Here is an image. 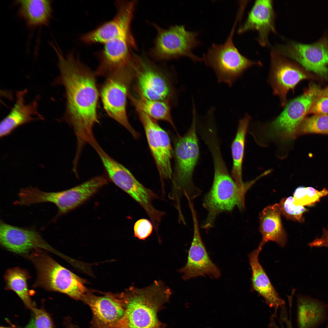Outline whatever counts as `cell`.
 Masks as SVG:
<instances>
[{
  "label": "cell",
  "mask_w": 328,
  "mask_h": 328,
  "mask_svg": "<svg viewBox=\"0 0 328 328\" xmlns=\"http://www.w3.org/2000/svg\"><path fill=\"white\" fill-rule=\"evenodd\" d=\"M134 76L133 70L128 66L106 77L100 95L108 115L126 129L135 138L139 134L130 123L127 113V98L131 83Z\"/></svg>",
  "instance_id": "ba28073f"
},
{
  "label": "cell",
  "mask_w": 328,
  "mask_h": 328,
  "mask_svg": "<svg viewBox=\"0 0 328 328\" xmlns=\"http://www.w3.org/2000/svg\"><path fill=\"white\" fill-rule=\"evenodd\" d=\"M237 19L230 34L223 44H213L201 58L207 66L211 67L218 82L232 87L248 68L260 65V62L250 60L243 56L235 46L233 37Z\"/></svg>",
  "instance_id": "8992f818"
},
{
  "label": "cell",
  "mask_w": 328,
  "mask_h": 328,
  "mask_svg": "<svg viewBox=\"0 0 328 328\" xmlns=\"http://www.w3.org/2000/svg\"><path fill=\"white\" fill-rule=\"evenodd\" d=\"M133 64L139 95L153 100L168 99L171 90L162 74L144 55L134 54Z\"/></svg>",
  "instance_id": "5bb4252c"
},
{
  "label": "cell",
  "mask_w": 328,
  "mask_h": 328,
  "mask_svg": "<svg viewBox=\"0 0 328 328\" xmlns=\"http://www.w3.org/2000/svg\"><path fill=\"white\" fill-rule=\"evenodd\" d=\"M328 195V189L324 188L319 191L312 187L300 186L293 193L294 203L302 206H311L319 202L320 199Z\"/></svg>",
  "instance_id": "f546056e"
},
{
  "label": "cell",
  "mask_w": 328,
  "mask_h": 328,
  "mask_svg": "<svg viewBox=\"0 0 328 328\" xmlns=\"http://www.w3.org/2000/svg\"><path fill=\"white\" fill-rule=\"evenodd\" d=\"M309 113L315 115L328 114V97L319 95L313 103Z\"/></svg>",
  "instance_id": "e575fe53"
},
{
  "label": "cell",
  "mask_w": 328,
  "mask_h": 328,
  "mask_svg": "<svg viewBox=\"0 0 328 328\" xmlns=\"http://www.w3.org/2000/svg\"><path fill=\"white\" fill-rule=\"evenodd\" d=\"M137 3L136 0L116 1L117 11L114 18L82 35L80 40L87 44H104L118 38L133 36L131 27Z\"/></svg>",
  "instance_id": "8fae6325"
},
{
  "label": "cell",
  "mask_w": 328,
  "mask_h": 328,
  "mask_svg": "<svg viewBox=\"0 0 328 328\" xmlns=\"http://www.w3.org/2000/svg\"><path fill=\"white\" fill-rule=\"evenodd\" d=\"M321 90L318 86L311 84L302 95L286 104L282 113L268 125V137L283 141L294 138Z\"/></svg>",
  "instance_id": "30bf717a"
},
{
  "label": "cell",
  "mask_w": 328,
  "mask_h": 328,
  "mask_svg": "<svg viewBox=\"0 0 328 328\" xmlns=\"http://www.w3.org/2000/svg\"><path fill=\"white\" fill-rule=\"evenodd\" d=\"M107 183L104 176H97L75 187L58 192L56 200L59 214H64L76 208Z\"/></svg>",
  "instance_id": "7402d4cb"
},
{
  "label": "cell",
  "mask_w": 328,
  "mask_h": 328,
  "mask_svg": "<svg viewBox=\"0 0 328 328\" xmlns=\"http://www.w3.org/2000/svg\"><path fill=\"white\" fill-rule=\"evenodd\" d=\"M125 310L122 317L99 328H165L157 317L172 294L161 281H155L144 288L131 286L121 293Z\"/></svg>",
  "instance_id": "7a4b0ae2"
},
{
  "label": "cell",
  "mask_w": 328,
  "mask_h": 328,
  "mask_svg": "<svg viewBox=\"0 0 328 328\" xmlns=\"http://www.w3.org/2000/svg\"><path fill=\"white\" fill-rule=\"evenodd\" d=\"M292 303H289V306H290V305H292ZM284 306H283V307H284ZM274 313V315H275V314H277V313Z\"/></svg>",
  "instance_id": "60d3db41"
},
{
  "label": "cell",
  "mask_w": 328,
  "mask_h": 328,
  "mask_svg": "<svg viewBox=\"0 0 328 328\" xmlns=\"http://www.w3.org/2000/svg\"><path fill=\"white\" fill-rule=\"evenodd\" d=\"M136 109L160 174L163 178L171 179L172 149L168 134L155 120L141 110Z\"/></svg>",
  "instance_id": "4fadbf2b"
},
{
  "label": "cell",
  "mask_w": 328,
  "mask_h": 328,
  "mask_svg": "<svg viewBox=\"0 0 328 328\" xmlns=\"http://www.w3.org/2000/svg\"><path fill=\"white\" fill-rule=\"evenodd\" d=\"M294 201L292 196L282 198L279 203L281 214L288 219L302 222L303 214L308 210L304 206L295 204Z\"/></svg>",
  "instance_id": "1f68e13d"
},
{
  "label": "cell",
  "mask_w": 328,
  "mask_h": 328,
  "mask_svg": "<svg viewBox=\"0 0 328 328\" xmlns=\"http://www.w3.org/2000/svg\"><path fill=\"white\" fill-rule=\"evenodd\" d=\"M308 245L311 247H325L328 248V228L323 229L321 237L316 238L309 243Z\"/></svg>",
  "instance_id": "d590c367"
},
{
  "label": "cell",
  "mask_w": 328,
  "mask_h": 328,
  "mask_svg": "<svg viewBox=\"0 0 328 328\" xmlns=\"http://www.w3.org/2000/svg\"><path fill=\"white\" fill-rule=\"evenodd\" d=\"M24 328H36L34 319H32Z\"/></svg>",
  "instance_id": "8d00e7d4"
},
{
  "label": "cell",
  "mask_w": 328,
  "mask_h": 328,
  "mask_svg": "<svg viewBox=\"0 0 328 328\" xmlns=\"http://www.w3.org/2000/svg\"><path fill=\"white\" fill-rule=\"evenodd\" d=\"M0 242L2 245L13 252L25 254L32 249H44L58 253L34 229L19 227L1 221Z\"/></svg>",
  "instance_id": "e0dca14e"
},
{
  "label": "cell",
  "mask_w": 328,
  "mask_h": 328,
  "mask_svg": "<svg viewBox=\"0 0 328 328\" xmlns=\"http://www.w3.org/2000/svg\"><path fill=\"white\" fill-rule=\"evenodd\" d=\"M328 321V304L306 296L297 298L298 328H319Z\"/></svg>",
  "instance_id": "cb8c5ba5"
},
{
  "label": "cell",
  "mask_w": 328,
  "mask_h": 328,
  "mask_svg": "<svg viewBox=\"0 0 328 328\" xmlns=\"http://www.w3.org/2000/svg\"><path fill=\"white\" fill-rule=\"evenodd\" d=\"M92 147L99 156L111 181L140 204L151 220L159 218L161 212L155 209L152 203L153 200L157 197L156 195L138 181L127 169L108 155L97 142Z\"/></svg>",
  "instance_id": "9c48e42d"
},
{
  "label": "cell",
  "mask_w": 328,
  "mask_h": 328,
  "mask_svg": "<svg viewBox=\"0 0 328 328\" xmlns=\"http://www.w3.org/2000/svg\"><path fill=\"white\" fill-rule=\"evenodd\" d=\"M27 93L28 90L26 89L16 91L14 106L9 114L0 123L1 138L8 135L22 125L32 121L44 119L43 115L38 111L40 95L36 96L31 102L27 103L26 97Z\"/></svg>",
  "instance_id": "ffe728a7"
},
{
  "label": "cell",
  "mask_w": 328,
  "mask_h": 328,
  "mask_svg": "<svg viewBox=\"0 0 328 328\" xmlns=\"http://www.w3.org/2000/svg\"><path fill=\"white\" fill-rule=\"evenodd\" d=\"M18 14L29 27L48 25L52 14L51 0H21L16 1Z\"/></svg>",
  "instance_id": "484cf974"
},
{
  "label": "cell",
  "mask_w": 328,
  "mask_h": 328,
  "mask_svg": "<svg viewBox=\"0 0 328 328\" xmlns=\"http://www.w3.org/2000/svg\"><path fill=\"white\" fill-rule=\"evenodd\" d=\"M274 20L272 1L257 0L237 32L241 34L250 30H256L258 34V41L264 46L268 44L270 32H275Z\"/></svg>",
  "instance_id": "44dd1931"
},
{
  "label": "cell",
  "mask_w": 328,
  "mask_h": 328,
  "mask_svg": "<svg viewBox=\"0 0 328 328\" xmlns=\"http://www.w3.org/2000/svg\"><path fill=\"white\" fill-rule=\"evenodd\" d=\"M292 306V305H290V306ZM285 306H284V307H285ZM275 315H277V314H275Z\"/></svg>",
  "instance_id": "7bdbcfd3"
},
{
  "label": "cell",
  "mask_w": 328,
  "mask_h": 328,
  "mask_svg": "<svg viewBox=\"0 0 328 328\" xmlns=\"http://www.w3.org/2000/svg\"><path fill=\"white\" fill-rule=\"evenodd\" d=\"M54 50L59 71L54 84L63 86L65 91L63 120L73 128L78 148L86 144L90 145L96 141L93 128L99 122L97 74L73 53L64 56L59 47H55Z\"/></svg>",
  "instance_id": "6da1fadb"
},
{
  "label": "cell",
  "mask_w": 328,
  "mask_h": 328,
  "mask_svg": "<svg viewBox=\"0 0 328 328\" xmlns=\"http://www.w3.org/2000/svg\"><path fill=\"white\" fill-rule=\"evenodd\" d=\"M189 207L193 223V238L188 251L186 264L179 270V272L183 274L182 278L185 280L206 275L218 278L220 275V270L210 259L203 242L193 204Z\"/></svg>",
  "instance_id": "9a60e30c"
},
{
  "label": "cell",
  "mask_w": 328,
  "mask_h": 328,
  "mask_svg": "<svg viewBox=\"0 0 328 328\" xmlns=\"http://www.w3.org/2000/svg\"><path fill=\"white\" fill-rule=\"evenodd\" d=\"M137 49L134 38H118L104 44L99 53L97 74L106 77L125 67L132 58V49Z\"/></svg>",
  "instance_id": "ac0fdd59"
},
{
  "label": "cell",
  "mask_w": 328,
  "mask_h": 328,
  "mask_svg": "<svg viewBox=\"0 0 328 328\" xmlns=\"http://www.w3.org/2000/svg\"><path fill=\"white\" fill-rule=\"evenodd\" d=\"M214 174L211 189L205 197L203 205L207 214L202 225L207 229L214 226L217 216L224 211H230L235 207H244V196L251 186H239L229 173L219 150L212 153Z\"/></svg>",
  "instance_id": "3957f363"
},
{
  "label": "cell",
  "mask_w": 328,
  "mask_h": 328,
  "mask_svg": "<svg viewBox=\"0 0 328 328\" xmlns=\"http://www.w3.org/2000/svg\"><path fill=\"white\" fill-rule=\"evenodd\" d=\"M319 95L324 96L328 97V87L323 90H321Z\"/></svg>",
  "instance_id": "74e56055"
},
{
  "label": "cell",
  "mask_w": 328,
  "mask_h": 328,
  "mask_svg": "<svg viewBox=\"0 0 328 328\" xmlns=\"http://www.w3.org/2000/svg\"><path fill=\"white\" fill-rule=\"evenodd\" d=\"M82 300L89 306L92 313V320L89 328H99L115 322L125 313V306L121 293H109L98 296L89 292Z\"/></svg>",
  "instance_id": "d6986e66"
},
{
  "label": "cell",
  "mask_w": 328,
  "mask_h": 328,
  "mask_svg": "<svg viewBox=\"0 0 328 328\" xmlns=\"http://www.w3.org/2000/svg\"><path fill=\"white\" fill-rule=\"evenodd\" d=\"M325 328H328V323L326 325Z\"/></svg>",
  "instance_id": "b9f144b4"
},
{
  "label": "cell",
  "mask_w": 328,
  "mask_h": 328,
  "mask_svg": "<svg viewBox=\"0 0 328 328\" xmlns=\"http://www.w3.org/2000/svg\"><path fill=\"white\" fill-rule=\"evenodd\" d=\"M251 117L246 114L239 121L237 132L231 145L233 159L231 176L240 187H244L247 183L242 181V164L244 155L245 138Z\"/></svg>",
  "instance_id": "4316f807"
},
{
  "label": "cell",
  "mask_w": 328,
  "mask_h": 328,
  "mask_svg": "<svg viewBox=\"0 0 328 328\" xmlns=\"http://www.w3.org/2000/svg\"><path fill=\"white\" fill-rule=\"evenodd\" d=\"M280 53L305 69L323 77L328 75V36L325 33L311 43L292 42L280 47Z\"/></svg>",
  "instance_id": "7c38bea8"
},
{
  "label": "cell",
  "mask_w": 328,
  "mask_h": 328,
  "mask_svg": "<svg viewBox=\"0 0 328 328\" xmlns=\"http://www.w3.org/2000/svg\"><path fill=\"white\" fill-rule=\"evenodd\" d=\"M153 229V225L149 220L145 219H140L134 225V236L139 239L145 240L151 234Z\"/></svg>",
  "instance_id": "d6a6232c"
},
{
  "label": "cell",
  "mask_w": 328,
  "mask_h": 328,
  "mask_svg": "<svg viewBox=\"0 0 328 328\" xmlns=\"http://www.w3.org/2000/svg\"><path fill=\"white\" fill-rule=\"evenodd\" d=\"M30 277L26 270L18 267L7 270L4 276L6 284L5 289L14 291L25 305L32 309L34 307L27 284V280Z\"/></svg>",
  "instance_id": "f1b7e54d"
},
{
  "label": "cell",
  "mask_w": 328,
  "mask_h": 328,
  "mask_svg": "<svg viewBox=\"0 0 328 328\" xmlns=\"http://www.w3.org/2000/svg\"><path fill=\"white\" fill-rule=\"evenodd\" d=\"M0 328H13L8 327L1 326Z\"/></svg>",
  "instance_id": "f35d334b"
},
{
  "label": "cell",
  "mask_w": 328,
  "mask_h": 328,
  "mask_svg": "<svg viewBox=\"0 0 328 328\" xmlns=\"http://www.w3.org/2000/svg\"><path fill=\"white\" fill-rule=\"evenodd\" d=\"M271 68L268 81L273 93L279 98L282 107L287 104L288 93L293 90L306 75L296 64L277 52L271 53Z\"/></svg>",
  "instance_id": "2e32d148"
},
{
  "label": "cell",
  "mask_w": 328,
  "mask_h": 328,
  "mask_svg": "<svg viewBox=\"0 0 328 328\" xmlns=\"http://www.w3.org/2000/svg\"><path fill=\"white\" fill-rule=\"evenodd\" d=\"M262 247L258 246L248 255L252 271L251 278L253 289L265 300L271 308L277 311L285 306V301L279 296L266 272L259 262L258 256Z\"/></svg>",
  "instance_id": "603a6c76"
},
{
  "label": "cell",
  "mask_w": 328,
  "mask_h": 328,
  "mask_svg": "<svg viewBox=\"0 0 328 328\" xmlns=\"http://www.w3.org/2000/svg\"><path fill=\"white\" fill-rule=\"evenodd\" d=\"M192 114L190 129L184 135L178 138L175 143V169L173 176L177 198L184 195L192 201L201 193L200 190L193 184L192 179L199 155L196 109L193 110Z\"/></svg>",
  "instance_id": "277c9868"
},
{
  "label": "cell",
  "mask_w": 328,
  "mask_h": 328,
  "mask_svg": "<svg viewBox=\"0 0 328 328\" xmlns=\"http://www.w3.org/2000/svg\"><path fill=\"white\" fill-rule=\"evenodd\" d=\"M29 257L37 272L34 287L62 293L77 300H82L89 291L85 281L62 266L48 255L36 249Z\"/></svg>",
  "instance_id": "5b68a950"
},
{
  "label": "cell",
  "mask_w": 328,
  "mask_h": 328,
  "mask_svg": "<svg viewBox=\"0 0 328 328\" xmlns=\"http://www.w3.org/2000/svg\"><path fill=\"white\" fill-rule=\"evenodd\" d=\"M31 310L34 313L36 328H53L51 318L45 311L34 307Z\"/></svg>",
  "instance_id": "836d02e7"
},
{
  "label": "cell",
  "mask_w": 328,
  "mask_h": 328,
  "mask_svg": "<svg viewBox=\"0 0 328 328\" xmlns=\"http://www.w3.org/2000/svg\"><path fill=\"white\" fill-rule=\"evenodd\" d=\"M69 328H76L75 327H74L73 326H72V325H70L69 326Z\"/></svg>",
  "instance_id": "ab89813d"
},
{
  "label": "cell",
  "mask_w": 328,
  "mask_h": 328,
  "mask_svg": "<svg viewBox=\"0 0 328 328\" xmlns=\"http://www.w3.org/2000/svg\"><path fill=\"white\" fill-rule=\"evenodd\" d=\"M279 204L266 207L259 215L260 231L262 239L259 246L263 247L269 241L275 242L281 247L285 246L287 235L282 225Z\"/></svg>",
  "instance_id": "d4e9b609"
},
{
  "label": "cell",
  "mask_w": 328,
  "mask_h": 328,
  "mask_svg": "<svg viewBox=\"0 0 328 328\" xmlns=\"http://www.w3.org/2000/svg\"><path fill=\"white\" fill-rule=\"evenodd\" d=\"M128 97L136 109L141 110L155 120L165 121L175 127L171 116V108L168 99L151 100L140 95L135 97L130 93Z\"/></svg>",
  "instance_id": "83f0119b"
},
{
  "label": "cell",
  "mask_w": 328,
  "mask_h": 328,
  "mask_svg": "<svg viewBox=\"0 0 328 328\" xmlns=\"http://www.w3.org/2000/svg\"><path fill=\"white\" fill-rule=\"evenodd\" d=\"M328 134V114L315 115L305 118L299 127L298 133Z\"/></svg>",
  "instance_id": "4dcf8cb0"
},
{
  "label": "cell",
  "mask_w": 328,
  "mask_h": 328,
  "mask_svg": "<svg viewBox=\"0 0 328 328\" xmlns=\"http://www.w3.org/2000/svg\"><path fill=\"white\" fill-rule=\"evenodd\" d=\"M151 24L157 31L153 46L149 51L151 57L162 60L186 56L195 62H202L201 58L192 52L200 44L198 32L187 31L183 25L164 29L155 23Z\"/></svg>",
  "instance_id": "52a82bcc"
}]
</instances>
